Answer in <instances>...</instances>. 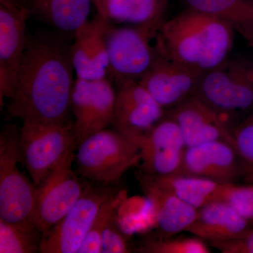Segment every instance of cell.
<instances>
[{"label":"cell","mask_w":253,"mask_h":253,"mask_svg":"<svg viewBox=\"0 0 253 253\" xmlns=\"http://www.w3.org/2000/svg\"><path fill=\"white\" fill-rule=\"evenodd\" d=\"M77 146L76 172L94 184L113 185L126 171L140 166L139 143L115 129L94 133Z\"/></svg>","instance_id":"cell-3"},{"label":"cell","mask_w":253,"mask_h":253,"mask_svg":"<svg viewBox=\"0 0 253 253\" xmlns=\"http://www.w3.org/2000/svg\"><path fill=\"white\" fill-rule=\"evenodd\" d=\"M114 194L111 186L89 181L76 204L53 227L43 233L41 253H78L106 201Z\"/></svg>","instance_id":"cell-9"},{"label":"cell","mask_w":253,"mask_h":253,"mask_svg":"<svg viewBox=\"0 0 253 253\" xmlns=\"http://www.w3.org/2000/svg\"><path fill=\"white\" fill-rule=\"evenodd\" d=\"M116 99V91L107 78L89 81L77 78L71 99L77 146L112 125Z\"/></svg>","instance_id":"cell-10"},{"label":"cell","mask_w":253,"mask_h":253,"mask_svg":"<svg viewBox=\"0 0 253 253\" xmlns=\"http://www.w3.org/2000/svg\"><path fill=\"white\" fill-rule=\"evenodd\" d=\"M243 161L228 141H209L186 149L180 174L220 183H234L243 172Z\"/></svg>","instance_id":"cell-16"},{"label":"cell","mask_w":253,"mask_h":253,"mask_svg":"<svg viewBox=\"0 0 253 253\" xmlns=\"http://www.w3.org/2000/svg\"><path fill=\"white\" fill-rule=\"evenodd\" d=\"M139 252L144 253H210L211 249L202 239L195 237L175 239H149Z\"/></svg>","instance_id":"cell-25"},{"label":"cell","mask_w":253,"mask_h":253,"mask_svg":"<svg viewBox=\"0 0 253 253\" xmlns=\"http://www.w3.org/2000/svg\"><path fill=\"white\" fill-rule=\"evenodd\" d=\"M141 180L169 191L196 209L215 199L221 185L220 183L206 178L183 174L160 176L141 175Z\"/></svg>","instance_id":"cell-22"},{"label":"cell","mask_w":253,"mask_h":253,"mask_svg":"<svg viewBox=\"0 0 253 253\" xmlns=\"http://www.w3.org/2000/svg\"><path fill=\"white\" fill-rule=\"evenodd\" d=\"M28 0H0V3H10V4H26Z\"/></svg>","instance_id":"cell-31"},{"label":"cell","mask_w":253,"mask_h":253,"mask_svg":"<svg viewBox=\"0 0 253 253\" xmlns=\"http://www.w3.org/2000/svg\"><path fill=\"white\" fill-rule=\"evenodd\" d=\"M166 114L179 126L187 148L216 140L234 145L229 123L196 95L166 111Z\"/></svg>","instance_id":"cell-15"},{"label":"cell","mask_w":253,"mask_h":253,"mask_svg":"<svg viewBox=\"0 0 253 253\" xmlns=\"http://www.w3.org/2000/svg\"><path fill=\"white\" fill-rule=\"evenodd\" d=\"M71 44L58 33L28 36L17 84L6 108L23 122L67 123L73 86Z\"/></svg>","instance_id":"cell-1"},{"label":"cell","mask_w":253,"mask_h":253,"mask_svg":"<svg viewBox=\"0 0 253 253\" xmlns=\"http://www.w3.org/2000/svg\"><path fill=\"white\" fill-rule=\"evenodd\" d=\"M142 189L154 206L158 228L167 235L186 231L196 219L198 209L169 191L140 180Z\"/></svg>","instance_id":"cell-20"},{"label":"cell","mask_w":253,"mask_h":253,"mask_svg":"<svg viewBox=\"0 0 253 253\" xmlns=\"http://www.w3.org/2000/svg\"><path fill=\"white\" fill-rule=\"evenodd\" d=\"M109 23L98 14L75 33L71 54L78 78L95 81L106 78L109 56L106 34Z\"/></svg>","instance_id":"cell-17"},{"label":"cell","mask_w":253,"mask_h":253,"mask_svg":"<svg viewBox=\"0 0 253 253\" xmlns=\"http://www.w3.org/2000/svg\"><path fill=\"white\" fill-rule=\"evenodd\" d=\"M250 221L223 201L213 200L199 209L186 232L211 241L235 237L249 229Z\"/></svg>","instance_id":"cell-18"},{"label":"cell","mask_w":253,"mask_h":253,"mask_svg":"<svg viewBox=\"0 0 253 253\" xmlns=\"http://www.w3.org/2000/svg\"><path fill=\"white\" fill-rule=\"evenodd\" d=\"M202 74L159 53L139 82L168 111L194 95Z\"/></svg>","instance_id":"cell-14"},{"label":"cell","mask_w":253,"mask_h":253,"mask_svg":"<svg viewBox=\"0 0 253 253\" xmlns=\"http://www.w3.org/2000/svg\"><path fill=\"white\" fill-rule=\"evenodd\" d=\"M122 200V193H114L104 203L78 253H101V236L103 231L110 218L116 214V210Z\"/></svg>","instance_id":"cell-26"},{"label":"cell","mask_w":253,"mask_h":253,"mask_svg":"<svg viewBox=\"0 0 253 253\" xmlns=\"http://www.w3.org/2000/svg\"><path fill=\"white\" fill-rule=\"evenodd\" d=\"M194 95L230 125L231 118L253 105V63L229 57L201 75Z\"/></svg>","instance_id":"cell-7"},{"label":"cell","mask_w":253,"mask_h":253,"mask_svg":"<svg viewBox=\"0 0 253 253\" xmlns=\"http://www.w3.org/2000/svg\"><path fill=\"white\" fill-rule=\"evenodd\" d=\"M250 42V44H251V46H252L253 49V38L252 41H251V42Z\"/></svg>","instance_id":"cell-32"},{"label":"cell","mask_w":253,"mask_h":253,"mask_svg":"<svg viewBox=\"0 0 253 253\" xmlns=\"http://www.w3.org/2000/svg\"><path fill=\"white\" fill-rule=\"evenodd\" d=\"M169 0H97L94 4L110 23L128 26L147 24L163 19Z\"/></svg>","instance_id":"cell-21"},{"label":"cell","mask_w":253,"mask_h":253,"mask_svg":"<svg viewBox=\"0 0 253 253\" xmlns=\"http://www.w3.org/2000/svg\"><path fill=\"white\" fill-rule=\"evenodd\" d=\"M127 236L118 224L116 214L110 218L101 236V253H130Z\"/></svg>","instance_id":"cell-28"},{"label":"cell","mask_w":253,"mask_h":253,"mask_svg":"<svg viewBox=\"0 0 253 253\" xmlns=\"http://www.w3.org/2000/svg\"><path fill=\"white\" fill-rule=\"evenodd\" d=\"M214 200L225 203L250 222L253 221V186L221 184Z\"/></svg>","instance_id":"cell-27"},{"label":"cell","mask_w":253,"mask_h":253,"mask_svg":"<svg viewBox=\"0 0 253 253\" xmlns=\"http://www.w3.org/2000/svg\"><path fill=\"white\" fill-rule=\"evenodd\" d=\"M234 32L221 20L187 9L163 21L156 47L160 54L204 73L229 59Z\"/></svg>","instance_id":"cell-2"},{"label":"cell","mask_w":253,"mask_h":253,"mask_svg":"<svg viewBox=\"0 0 253 253\" xmlns=\"http://www.w3.org/2000/svg\"><path fill=\"white\" fill-rule=\"evenodd\" d=\"M93 1V4H94L96 2V1H97V0H92Z\"/></svg>","instance_id":"cell-33"},{"label":"cell","mask_w":253,"mask_h":253,"mask_svg":"<svg viewBox=\"0 0 253 253\" xmlns=\"http://www.w3.org/2000/svg\"><path fill=\"white\" fill-rule=\"evenodd\" d=\"M32 15L26 4L0 3V104L11 99L28 36L26 22Z\"/></svg>","instance_id":"cell-11"},{"label":"cell","mask_w":253,"mask_h":253,"mask_svg":"<svg viewBox=\"0 0 253 253\" xmlns=\"http://www.w3.org/2000/svg\"><path fill=\"white\" fill-rule=\"evenodd\" d=\"M42 233L33 223L8 222L0 219V253H39Z\"/></svg>","instance_id":"cell-24"},{"label":"cell","mask_w":253,"mask_h":253,"mask_svg":"<svg viewBox=\"0 0 253 253\" xmlns=\"http://www.w3.org/2000/svg\"><path fill=\"white\" fill-rule=\"evenodd\" d=\"M187 9L217 18L245 39L253 38V0H183Z\"/></svg>","instance_id":"cell-23"},{"label":"cell","mask_w":253,"mask_h":253,"mask_svg":"<svg viewBox=\"0 0 253 253\" xmlns=\"http://www.w3.org/2000/svg\"><path fill=\"white\" fill-rule=\"evenodd\" d=\"M75 157L74 151H71L46 180L36 187L33 222L42 234L71 211L89 183L73 169Z\"/></svg>","instance_id":"cell-8"},{"label":"cell","mask_w":253,"mask_h":253,"mask_svg":"<svg viewBox=\"0 0 253 253\" xmlns=\"http://www.w3.org/2000/svg\"><path fill=\"white\" fill-rule=\"evenodd\" d=\"M116 84L112 126L138 142L166 116V111L139 81H121Z\"/></svg>","instance_id":"cell-12"},{"label":"cell","mask_w":253,"mask_h":253,"mask_svg":"<svg viewBox=\"0 0 253 253\" xmlns=\"http://www.w3.org/2000/svg\"><path fill=\"white\" fill-rule=\"evenodd\" d=\"M163 21L123 27L109 23L106 46L109 73L115 83L139 81L148 72L159 54L156 40Z\"/></svg>","instance_id":"cell-4"},{"label":"cell","mask_w":253,"mask_h":253,"mask_svg":"<svg viewBox=\"0 0 253 253\" xmlns=\"http://www.w3.org/2000/svg\"><path fill=\"white\" fill-rule=\"evenodd\" d=\"M19 144L23 163L38 187L77 146L74 123L23 122Z\"/></svg>","instance_id":"cell-5"},{"label":"cell","mask_w":253,"mask_h":253,"mask_svg":"<svg viewBox=\"0 0 253 253\" xmlns=\"http://www.w3.org/2000/svg\"><path fill=\"white\" fill-rule=\"evenodd\" d=\"M233 136L243 163L253 169V117L233 129Z\"/></svg>","instance_id":"cell-29"},{"label":"cell","mask_w":253,"mask_h":253,"mask_svg":"<svg viewBox=\"0 0 253 253\" xmlns=\"http://www.w3.org/2000/svg\"><path fill=\"white\" fill-rule=\"evenodd\" d=\"M23 163L19 129L6 124L0 132V219L12 223H33L36 186L20 170Z\"/></svg>","instance_id":"cell-6"},{"label":"cell","mask_w":253,"mask_h":253,"mask_svg":"<svg viewBox=\"0 0 253 253\" xmlns=\"http://www.w3.org/2000/svg\"><path fill=\"white\" fill-rule=\"evenodd\" d=\"M138 143L140 146L141 175L180 174L187 147L179 126L172 118L166 114Z\"/></svg>","instance_id":"cell-13"},{"label":"cell","mask_w":253,"mask_h":253,"mask_svg":"<svg viewBox=\"0 0 253 253\" xmlns=\"http://www.w3.org/2000/svg\"><path fill=\"white\" fill-rule=\"evenodd\" d=\"M92 0H28L32 15L63 36L73 35L88 22Z\"/></svg>","instance_id":"cell-19"},{"label":"cell","mask_w":253,"mask_h":253,"mask_svg":"<svg viewBox=\"0 0 253 253\" xmlns=\"http://www.w3.org/2000/svg\"><path fill=\"white\" fill-rule=\"evenodd\" d=\"M212 247L222 253H253V229L222 241L209 242Z\"/></svg>","instance_id":"cell-30"}]
</instances>
